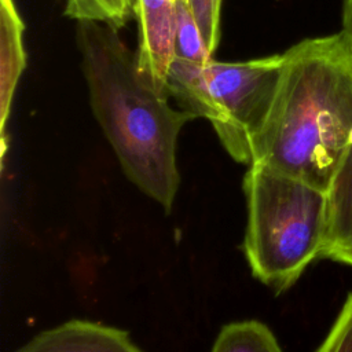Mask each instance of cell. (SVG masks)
<instances>
[{
    "label": "cell",
    "instance_id": "6da1fadb",
    "mask_svg": "<svg viewBox=\"0 0 352 352\" xmlns=\"http://www.w3.org/2000/svg\"><path fill=\"white\" fill-rule=\"evenodd\" d=\"M351 147V55L340 33L305 38L283 52L276 92L250 164L327 191Z\"/></svg>",
    "mask_w": 352,
    "mask_h": 352
},
{
    "label": "cell",
    "instance_id": "7a4b0ae2",
    "mask_svg": "<svg viewBox=\"0 0 352 352\" xmlns=\"http://www.w3.org/2000/svg\"><path fill=\"white\" fill-rule=\"evenodd\" d=\"M77 44L92 113L113 147L126 177L170 212L180 175L176 146L182 128L197 118L173 109L139 73L136 54L120 29L77 22Z\"/></svg>",
    "mask_w": 352,
    "mask_h": 352
},
{
    "label": "cell",
    "instance_id": "3957f363",
    "mask_svg": "<svg viewBox=\"0 0 352 352\" xmlns=\"http://www.w3.org/2000/svg\"><path fill=\"white\" fill-rule=\"evenodd\" d=\"M248 226L243 250L254 278L275 292L289 289L322 257L327 194L298 179L250 164L243 179Z\"/></svg>",
    "mask_w": 352,
    "mask_h": 352
},
{
    "label": "cell",
    "instance_id": "277c9868",
    "mask_svg": "<svg viewBox=\"0 0 352 352\" xmlns=\"http://www.w3.org/2000/svg\"><path fill=\"white\" fill-rule=\"evenodd\" d=\"M283 65V54L243 62L204 65L213 116L210 124L226 151L250 164L253 143L270 113Z\"/></svg>",
    "mask_w": 352,
    "mask_h": 352
},
{
    "label": "cell",
    "instance_id": "5b68a950",
    "mask_svg": "<svg viewBox=\"0 0 352 352\" xmlns=\"http://www.w3.org/2000/svg\"><path fill=\"white\" fill-rule=\"evenodd\" d=\"M173 4V0H135L139 23L138 69L151 88L165 96L166 74L175 58Z\"/></svg>",
    "mask_w": 352,
    "mask_h": 352
},
{
    "label": "cell",
    "instance_id": "8992f818",
    "mask_svg": "<svg viewBox=\"0 0 352 352\" xmlns=\"http://www.w3.org/2000/svg\"><path fill=\"white\" fill-rule=\"evenodd\" d=\"M15 352H142L129 333L103 323L73 319L44 330Z\"/></svg>",
    "mask_w": 352,
    "mask_h": 352
},
{
    "label": "cell",
    "instance_id": "52a82bcc",
    "mask_svg": "<svg viewBox=\"0 0 352 352\" xmlns=\"http://www.w3.org/2000/svg\"><path fill=\"white\" fill-rule=\"evenodd\" d=\"M25 25L14 0H0V116L1 133L10 116L14 94L26 66Z\"/></svg>",
    "mask_w": 352,
    "mask_h": 352
},
{
    "label": "cell",
    "instance_id": "ba28073f",
    "mask_svg": "<svg viewBox=\"0 0 352 352\" xmlns=\"http://www.w3.org/2000/svg\"><path fill=\"white\" fill-rule=\"evenodd\" d=\"M327 194V232L322 257L352 246V147L337 168Z\"/></svg>",
    "mask_w": 352,
    "mask_h": 352
},
{
    "label": "cell",
    "instance_id": "9c48e42d",
    "mask_svg": "<svg viewBox=\"0 0 352 352\" xmlns=\"http://www.w3.org/2000/svg\"><path fill=\"white\" fill-rule=\"evenodd\" d=\"M204 65L173 58L166 74L165 91L168 96H173L180 103L182 109L210 121L213 106Z\"/></svg>",
    "mask_w": 352,
    "mask_h": 352
},
{
    "label": "cell",
    "instance_id": "30bf717a",
    "mask_svg": "<svg viewBox=\"0 0 352 352\" xmlns=\"http://www.w3.org/2000/svg\"><path fill=\"white\" fill-rule=\"evenodd\" d=\"M210 352H283L270 327L258 320L232 322L221 327Z\"/></svg>",
    "mask_w": 352,
    "mask_h": 352
},
{
    "label": "cell",
    "instance_id": "8fae6325",
    "mask_svg": "<svg viewBox=\"0 0 352 352\" xmlns=\"http://www.w3.org/2000/svg\"><path fill=\"white\" fill-rule=\"evenodd\" d=\"M173 54L175 58L199 63L212 59L187 0H176L173 4Z\"/></svg>",
    "mask_w": 352,
    "mask_h": 352
},
{
    "label": "cell",
    "instance_id": "7c38bea8",
    "mask_svg": "<svg viewBox=\"0 0 352 352\" xmlns=\"http://www.w3.org/2000/svg\"><path fill=\"white\" fill-rule=\"evenodd\" d=\"M135 12V0H66L65 14L77 21H94L121 29Z\"/></svg>",
    "mask_w": 352,
    "mask_h": 352
},
{
    "label": "cell",
    "instance_id": "4fadbf2b",
    "mask_svg": "<svg viewBox=\"0 0 352 352\" xmlns=\"http://www.w3.org/2000/svg\"><path fill=\"white\" fill-rule=\"evenodd\" d=\"M210 54L220 43V16L223 0H187Z\"/></svg>",
    "mask_w": 352,
    "mask_h": 352
},
{
    "label": "cell",
    "instance_id": "5bb4252c",
    "mask_svg": "<svg viewBox=\"0 0 352 352\" xmlns=\"http://www.w3.org/2000/svg\"><path fill=\"white\" fill-rule=\"evenodd\" d=\"M316 352H352V293Z\"/></svg>",
    "mask_w": 352,
    "mask_h": 352
},
{
    "label": "cell",
    "instance_id": "9a60e30c",
    "mask_svg": "<svg viewBox=\"0 0 352 352\" xmlns=\"http://www.w3.org/2000/svg\"><path fill=\"white\" fill-rule=\"evenodd\" d=\"M344 44L352 59V0H344L342 7V29L340 32Z\"/></svg>",
    "mask_w": 352,
    "mask_h": 352
},
{
    "label": "cell",
    "instance_id": "2e32d148",
    "mask_svg": "<svg viewBox=\"0 0 352 352\" xmlns=\"http://www.w3.org/2000/svg\"><path fill=\"white\" fill-rule=\"evenodd\" d=\"M326 258H331L334 261H340L344 264H348L352 267V246L348 248H340L333 252H330Z\"/></svg>",
    "mask_w": 352,
    "mask_h": 352
}]
</instances>
